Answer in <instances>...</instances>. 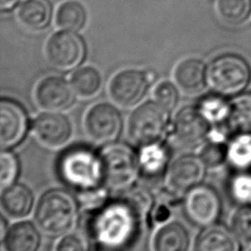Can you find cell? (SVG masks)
Listing matches in <instances>:
<instances>
[{
  "instance_id": "obj_1",
  "label": "cell",
  "mask_w": 251,
  "mask_h": 251,
  "mask_svg": "<svg viewBox=\"0 0 251 251\" xmlns=\"http://www.w3.org/2000/svg\"><path fill=\"white\" fill-rule=\"evenodd\" d=\"M140 191H128L125 198L102 203L91 216L88 231L101 246L119 250L128 245L139 229L141 212L149 206Z\"/></svg>"
},
{
  "instance_id": "obj_2",
  "label": "cell",
  "mask_w": 251,
  "mask_h": 251,
  "mask_svg": "<svg viewBox=\"0 0 251 251\" xmlns=\"http://www.w3.org/2000/svg\"><path fill=\"white\" fill-rule=\"evenodd\" d=\"M61 180L77 191L82 202H103L105 191L102 163L99 153L85 146H74L65 150L57 162Z\"/></svg>"
},
{
  "instance_id": "obj_3",
  "label": "cell",
  "mask_w": 251,
  "mask_h": 251,
  "mask_svg": "<svg viewBox=\"0 0 251 251\" xmlns=\"http://www.w3.org/2000/svg\"><path fill=\"white\" fill-rule=\"evenodd\" d=\"M77 219V203L66 190L50 189L37 201L34 221L39 229L50 236L64 235L74 227Z\"/></svg>"
},
{
  "instance_id": "obj_4",
  "label": "cell",
  "mask_w": 251,
  "mask_h": 251,
  "mask_svg": "<svg viewBox=\"0 0 251 251\" xmlns=\"http://www.w3.org/2000/svg\"><path fill=\"white\" fill-rule=\"evenodd\" d=\"M99 155L107 187L116 191H126L133 186L140 171L137 154L130 146L114 141L104 144Z\"/></svg>"
},
{
  "instance_id": "obj_5",
  "label": "cell",
  "mask_w": 251,
  "mask_h": 251,
  "mask_svg": "<svg viewBox=\"0 0 251 251\" xmlns=\"http://www.w3.org/2000/svg\"><path fill=\"white\" fill-rule=\"evenodd\" d=\"M169 125V110L154 101L137 106L127 121L129 138L142 146L161 141Z\"/></svg>"
},
{
  "instance_id": "obj_6",
  "label": "cell",
  "mask_w": 251,
  "mask_h": 251,
  "mask_svg": "<svg viewBox=\"0 0 251 251\" xmlns=\"http://www.w3.org/2000/svg\"><path fill=\"white\" fill-rule=\"evenodd\" d=\"M207 78L209 84L218 93L233 95L247 86L250 69L242 58L226 54L212 61L207 71Z\"/></svg>"
},
{
  "instance_id": "obj_7",
  "label": "cell",
  "mask_w": 251,
  "mask_h": 251,
  "mask_svg": "<svg viewBox=\"0 0 251 251\" xmlns=\"http://www.w3.org/2000/svg\"><path fill=\"white\" fill-rule=\"evenodd\" d=\"M83 126L86 134L95 142L108 144L116 141L123 128L120 111L107 102L92 105L85 113Z\"/></svg>"
},
{
  "instance_id": "obj_8",
  "label": "cell",
  "mask_w": 251,
  "mask_h": 251,
  "mask_svg": "<svg viewBox=\"0 0 251 251\" xmlns=\"http://www.w3.org/2000/svg\"><path fill=\"white\" fill-rule=\"evenodd\" d=\"M183 212L189 222L198 226L216 224L221 214V199L207 184H197L185 192Z\"/></svg>"
},
{
  "instance_id": "obj_9",
  "label": "cell",
  "mask_w": 251,
  "mask_h": 251,
  "mask_svg": "<svg viewBox=\"0 0 251 251\" xmlns=\"http://www.w3.org/2000/svg\"><path fill=\"white\" fill-rule=\"evenodd\" d=\"M153 75L135 69L117 73L109 83V95L120 107L130 108L145 95Z\"/></svg>"
},
{
  "instance_id": "obj_10",
  "label": "cell",
  "mask_w": 251,
  "mask_h": 251,
  "mask_svg": "<svg viewBox=\"0 0 251 251\" xmlns=\"http://www.w3.org/2000/svg\"><path fill=\"white\" fill-rule=\"evenodd\" d=\"M49 63L63 71L75 68L82 61L85 53L82 39L75 32L59 31L51 35L45 47Z\"/></svg>"
},
{
  "instance_id": "obj_11",
  "label": "cell",
  "mask_w": 251,
  "mask_h": 251,
  "mask_svg": "<svg viewBox=\"0 0 251 251\" xmlns=\"http://www.w3.org/2000/svg\"><path fill=\"white\" fill-rule=\"evenodd\" d=\"M209 125L198 108L186 106L176 114L172 133L178 144L195 147L204 143L209 133Z\"/></svg>"
},
{
  "instance_id": "obj_12",
  "label": "cell",
  "mask_w": 251,
  "mask_h": 251,
  "mask_svg": "<svg viewBox=\"0 0 251 251\" xmlns=\"http://www.w3.org/2000/svg\"><path fill=\"white\" fill-rule=\"evenodd\" d=\"M28 128V118L25 108L12 99L0 102V146L10 149L23 141Z\"/></svg>"
},
{
  "instance_id": "obj_13",
  "label": "cell",
  "mask_w": 251,
  "mask_h": 251,
  "mask_svg": "<svg viewBox=\"0 0 251 251\" xmlns=\"http://www.w3.org/2000/svg\"><path fill=\"white\" fill-rule=\"evenodd\" d=\"M32 132L42 145L59 148L70 140L73 126L70 119L61 112L46 111L34 119Z\"/></svg>"
},
{
  "instance_id": "obj_14",
  "label": "cell",
  "mask_w": 251,
  "mask_h": 251,
  "mask_svg": "<svg viewBox=\"0 0 251 251\" xmlns=\"http://www.w3.org/2000/svg\"><path fill=\"white\" fill-rule=\"evenodd\" d=\"M37 105L45 111L61 112L74 102L75 91L72 84L58 75L45 76L38 81L34 90Z\"/></svg>"
},
{
  "instance_id": "obj_15",
  "label": "cell",
  "mask_w": 251,
  "mask_h": 251,
  "mask_svg": "<svg viewBox=\"0 0 251 251\" xmlns=\"http://www.w3.org/2000/svg\"><path fill=\"white\" fill-rule=\"evenodd\" d=\"M206 168L200 156L182 155L171 165L167 175L168 184L176 192H187L190 188L202 183Z\"/></svg>"
},
{
  "instance_id": "obj_16",
  "label": "cell",
  "mask_w": 251,
  "mask_h": 251,
  "mask_svg": "<svg viewBox=\"0 0 251 251\" xmlns=\"http://www.w3.org/2000/svg\"><path fill=\"white\" fill-rule=\"evenodd\" d=\"M37 226L28 221H21L6 228L2 234L5 251H38L41 233Z\"/></svg>"
},
{
  "instance_id": "obj_17",
  "label": "cell",
  "mask_w": 251,
  "mask_h": 251,
  "mask_svg": "<svg viewBox=\"0 0 251 251\" xmlns=\"http://www.w3.org/2000/svg\"><path fill=\"white\" fill-rule=\"evenodd\" d=\"M238 236L222 225L205 226L195 243V251H240Z\"/></svg>"
},
{
  "instance_id": "obj_18",
  "label": "cell",
  "mask_w": 251,
  "mask_h": 251,
  "mask_svg": "<svg viewBox=\"0 0 251 251\" xmlns=\"http://www.w3.org/2000/svg\"><path fill=\"white\" fill-rule=\"evenodd\" d=\"M174 78L181 91L195 95L206 86L207 70L201 60L188 58L177 64L174 72Z\"/></svg>"
},
{
  "instance_id": "obj_19",
  "label": "cell",
  "mask_w": 251,
  "mask_h": 251,
  "mask_svg": "<svg viewBox=\"0 0 251 251\" xmlns=\"http://www.w3.org/2000/svg\"><path fill=\"white\" fill-rule=\"evenodd\" d=\"M34 198L32 191L23 183H12L3 188L1 207L12 219L26 218L32 211Z\"/></svg>"
},
{
  "instance_id": "obj_20",
  "label": "cell",
  "mask_w": 251,
  "mask_h": 251,
  "mask_svg": "<svg viewBox=\"0 0 251 251\" xmlns=\"http://www.w3.org/2000/svg\"><path fill=\"white\" fill-rule=\"evenodd\" d=\"M190 235L179 222H170L160 226L152 239V251H188Z\"/></svg>"
},
{
  "instance_id": "obj_21",
  "label": "cell",
  "mask_w": 251,
  "mask_h": 251,
  "mask_svg": "<svg viewBox=\"0 0 251 251\" xmlns=\"http://www.w3.org/2000/svg\"><path fill=\"white\" fill-rule=\"evenodd\" d=\"M226 123L233 136L251 137V93L242 94L229 103Z\"/></svg>"
},
{
  "instance_id": "obj_22",
  "label": "cell",
  "mask_w": 251,
  "mask_h": 251,
  "mask_svg": "<svg viewBox=\"0 0 251 251\" xmlns=\"http://www.w3.org/2000/svg\"><path fill=\"white\" fill-rule=\"evenodd\" d=\"M137 154L140 174L147 177L159 176L165 170L169 161L167 148L161 141L140 146Z\"/></svg>"
},
{
  "instance_id": "obj_23",
  "label": "cell",
  "mask_w": 251,
  "mask_h": 251,
  "mask_svg": "<svg viewBox=\"0 0 251 251\" xmlns=\"http://www.w3.org/2000/svg\"><path fill=\"white\" fill-rule=\"evenodd\" d=\"M18 17L25 26L39 30L50 22L51 6L48 0H24L18 9Z\"/></svg>"
},
{
  "instance_id": "obj_24",
  "label": "cell",
  "mask_w": 251,
  "mask_h": 251,
  "mask_svg": "<svg viewBox=\"0 0 251 251\" xmlns=\"http://www.w3.org/2000/svg\"><path fill=\"white\" fill-rule=\"evenodd\" d=\"M71 84L76 95L81 98H91L99 92L102 77L95 68L83 67L73 74Z\"/></svg>"
},
{
  "instance_id": "obj_25",
  "label": "cell",
  "mask_w": 251,
  "mask_h": 251,
  "mask_svg": "<svg viewBox=\"0 0 251 251\" xmlns=\"http://www.w3.org/2000/svg\"><path fill=\"white\" fill-rule=\"evenodd\" d=\"M86 21V11L77 1L62 3L56 12V24L59 27L71 31L80 29Z\"/></svg>"
},
{
  "instance_id": "obj_26",
  "label": "cell",
  "mask_w": 251,
  "mask_h": 251,
  "mask_svg": "<svg viewBox=\"0 0 251 251\" xmlns=\"http://www.w3.org/2000/svg\"><path fill=\"white\" fill-rule=\"evenodd\" d=\"M216 10L221 20L236 25L243 22L249 15L251 0H217Z\"/></svg>"
},
{
  "instance_id": "obj_27",
  "label": "cell",
  "mask_w": 251,
  "mask_h": 251,
  "mask_svg": "<svg viewBox=\"0 0 251 251\" xmlns=\"http://www.w3.org/2000/svg\"><path fill=\"white\" fill-rule=\"evenodd\" d=\"M226 160L238 169L251 166V137L234 136L227 146Z\"/></svg>"
},
{
  "instance_id": "obj_28",
  "label": "cell",
  "mask_w": 251,
  "mask_h": 251,
  "mask_svg": "<svg viewBox=\"0 0 251 251\" xmlns=\"http://www.w3.org/2000/svg\"><path fill=\"white\" fill-rule=\"evenodd\" d=\"M197 108L210 124H218L226 122L229 111V103L220 96H208L199 103Z\"/></svg>"
},
{
  "instance_id": "obj_29",
  "label": "cell",
  "mask_w": 251,
  "mask_h": 251,
  "mask_svg": "<svg viewBox=\"0 0 251 251\" xmlns=\"http://www.w3.org/2000/svg\"><path fill=\"white\" fill-rule=\"evenodd\" d=\"M227 147L220 140H208L202 144L199 156L208 168L221 166L226 160Z\"/></svg>"
},
{
  "instance_id": "obj_30",
  "label": "cell",
  "mask_w": 251,
  "mask_h": 251,
  "mask_svg": "<svg viewBox=\"0 0 251 251\" xmlns=\"http://www.w3.org/2000/svg\"><path fill=\"white\" fill-rule=\"evenodd\" d=\"M0 184L4 188L15 182L19 174V161L9 149H2L0 154Z\"/></svg>"
},
{
  "instance_id": "obj_31",
  "label": "cell",
  "mask_w": 251,
  "mask_h": 251,
  "mask_svg": "<svg viewBox=\"0 0 251 251\" xmlns=\"http://www.w3.org/2000/svg\"><path fill=\"white\" fill-rule=\"evenodd\" d=\"M232 230L240 240L251 241V206L239 208L233 215Z\"/></svg>"
},
{
  "instance_id": "obj_32",
  "label": "cell",
  "mask_w": 251,
  "mask_h": 251,
  "mask_svg": "<svg viewBox=\"0 0 251 251\" xmlns=\"http://www.w3.org/2000/svg\"><path fill=\"white\" fill-rule=\"evenodd\" d=\"M153 97L157 103L170 111L176 105L178 94L175 84L165 80L156 85L153 91Z\"/></svg>"
},
{
  "instance_id": "obj_33",
  "label": "cell",
  "mask_w": 251,
  "mask_h": 251,
  "mask_svg": "<svg viewBox=\"0 0 251 251\" xmlns=\"http://www.w3.org/2000/svg\"><path fill=\"white\" fill-rule=\"evenodd\" d=\"M55 251H90V244L84 235L68 232L58 241Z\"/></svg>"
},
{
  "instance_id": "obj_34",
  "label": "cell",
  "mask_w": 251,
  "mask_h": 251,
  "mask_svg": "<svg viewBox=\"0 0 251 251\" xmlns=\"http://www.w3.org/2000/svg\"><path fill=\"white\" fill-rule=\"evenodd\" d=\"M232 196L241 203L251 201V176L240 175L234 177L231 182Z\"/></svg>"
},
{
  "instance_id": "obj_35",
  "label": "cell",
  "mask_w": 251,
  "mask_h": 251,
  "mask_svg": "<svg viewBox=\"0 0 251 251\" xmlns=\"http://www.w3.org/2000/svg\"><path fill=\"white\" fill-rule=\"evenodd\" d=\"M18 0H0V8L2 11H6L11 9Z\"/></svg>"
},
{
  "instance_id": "obj_36",
  "label": "cell",
  "mask_w": 251,
  "mask_h": 251,
  "mask_svg": "<svg viewBox=\"0 0 251 251\" xmlns=\"http://www.w3.org/2000/svg\"><path fill=\"white\" fill-rule=\"evenodd\" d=\"M244 251H251V241H249V243H248V245L246 246V248H245Z\"/></svg>"
}]
</instances>
